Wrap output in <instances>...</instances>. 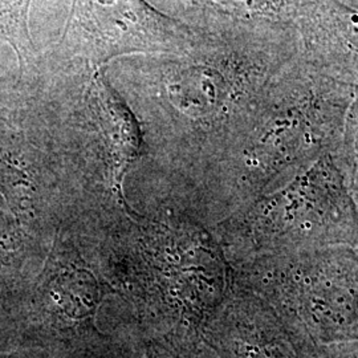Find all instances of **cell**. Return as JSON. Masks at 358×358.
<instances>
[{"mask_svg": "<svg viewBox=\"0 0 358 358\" xmlns=\"http://www.w3.org/2000/svg\"><path fill=\"white\" fill-rule=\"evenodd\" d=\"M222 317L214 337L224 358H308L276 312L244 284Z\"/></svg>", "mask_w": 358, "mask_h": 358, "instance_id": "277c9868", "label": "cell"}, {"mask_svg": "<svg viewBox=\"0 0 358 358\" xmlns=\"http://www.w3.org/2000/svg\"><path fill=\"white\" fill-rule=\"evenodd\" d=\"M145 358H157L155 357V356H154V355H150V353H148V355H146V357Z\"/></svg>", "mask_w": 358, "mask_h": 358, "instance_id": "7c38bea8", "label": "cell"}, {"mask_svg": "<svg viewBox=\"0 0 358 358\" xmlns=\"http://www.w3.org/2000/svg\"><path fill=\"white\" fill-rule=\"evenodd\" d=\"M247 255L289 254L333 245L358 247V207L329 157L263 195L234 227Z\"/></svg>", "mask_w": 358, "mask_h": 358, "instance_id": "7a4b0ae2", "label": "cell"}, {"mask_svg": "<svg viewBox=\"0 0 358 358\" xmlns=\"http://www.w3.org/2000/svg\"><path fill=\"white\" fill-rule=\"evenodd\" d=\"M244 284L276 312L307 356L320 346L358 340L356 247L255 257Z\"/></svg>", "mask_w": 358, "mask_h": 358, "instance_id": "6da1fadb", "label": "cell"}, {"mask_svg": "<svg viewBox=\"0 0 358 358\" xmlns=\"http://www.w3.org/2000/svg\"><path fill=\"white\" fill-rule=\"evenodd\" d=\"M192 31L148 0H72L57 47L92 68L131 53H186Z\"/></svg>", "mask_w": 358, "mask_h": 358, "instance_id": "3957f363", "label": "cell"}, {"mask_svg": "<svg viewBox=\"0 0 358 358\" xmlns=\"http://www.w3.org/2000/svg\"><path fill=\"white\" fill-rule=\"evenodd\" d=\"M333 13L341 35L358 51V10L337 3Z\"/></svg>", "mask_w": 358, "mask_h": 358, "instance_id": "ba28073f", "label": "cell"}, {"mask_svg": "<svg viewBox=\"0 0 358 358\" xmlns=\"http://www.w3.org/2000/svg\"><path fill=\"white\" fill-rule=\"evenodd\" d=\"M353 195H355V199H356V203H357V207H358V186H357V190H356V192H355V194H353Z\"/></svg>", "mask_w": 358, "mask_h": 358, "instance_id": "8fae6325", "label": "cell"}, {"mask_svg": "<svg viewBox=\"0 0 358 358\" xmlns=\"http://www.w3.org/2000/svg\"><path fill=\"white\" fill-rule=\"evenodd\" d=\"M308 358H358V340L316 348Z\"/></svg>", "mask_w": 358, "mask_h": 358, "instance_id": "9c48e42d", "label": "cell"}, {"mask_svg": "<svg viewBox=\"0 0 358 358\" xmlns=\"http://www.w3.org/2000/svg\"><path fill=\"white\" fill-rule=\"evenodd\" d=\"M50 299L59 313L72 320L90 317L100 304V285L87 269L62 272L50 285Z\"/></svg>", "mask_w": 358, "mask_h": 358, "instance_id": "8992f818", "label": "cell"}, {"mask_svg": "<svg viewBox=\"0 0 358 358\" xmlns=\"http://www.w3.org/2000/svg\"><path fill=\"white\" fill-rule=\"evenodd\" d=\"M101 68H96L90 81V96L103 138L109 152L113 185L117 196L124 203V179L142 154V133L140 124L128 103L108 81Z\"/></svg>", "mask_w": 358, "mask_h": 358, "instance_id": "5b68a950", "label": "cell"}, {"mask_svg": "<svg viewBox=\"0 0 358 358\" xmlns=\"http://www.w3.org/2000/svg\"><path fill=\"white\" fill-rule=\"evenodd\" d=\"M32 0H0V40L13 48L22 72L35 57L29 34V7Z\"/></svg>", "mask_w": 358, "mask_h": 358, "instance_id": "52a82bcc", "label": "cell"}, {"mask_svg": "<svg viewBox=\"0 0 358 358\" xmlns=\"http://www.w3.org/2000/svg\"><path fill=\"white\" fill-rule=\"evenodd\" d=\"M353 154H355V161H356V186H358V115L356 117V122H355V128H353Z\"/></svg>", "mask_w": 358, "mask_h": 358, "instance_id": "30bf717a", "label": "cell"}]
</instances>
